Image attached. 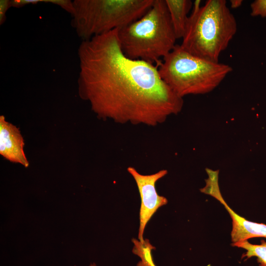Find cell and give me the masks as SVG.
<instances>
[{
  "instance_id": "8fae6325",
  "label": "cell",
  "mask_w": 266,
  "mask_h": 266,
  "mask_svg": "<svg viewBox=\"0 0 266 266\" xmlns=\"http://www.w3.org/2000/svg\"><path fill=\"white\" fill-rule=\"evenodd\" d=\"M132 241L134 244L133 252L141 259L137 266H156L154 263L151 253L155 247L149 243V240L146 239L141 242L133 239Z\"/></svg>"
},
{
  "instance_id": "30bf717a",
  "label": "cell",
  "mask_w": 266,
  "mask_h": 266,
  "mask_svg": "<svg viewBox=\"0 0 266 266\" xmlns=\"http://www.w3.org/2000/svg\"><path fill=\"white\" fill-rule=\"evenodd\" d=\"M232 245L246 250L242 255V259L246 258V260L251 257H256L260 266H266V241L263 240L258 245L251 244L248 240H245L232 244Z\"/></svg>"
},
{
  "instance_id": "9c48e42d",
  "label": "cell",
  "mask_w": 266,
  "mask_h": 266,
  "mask_svg": "<svg viewBox=\"0 0 266 266\" xmlns=\"http://www.w3.org/2000/svg\"><path fill=\"white\" fill-rule=\"evenodd\" d=\"M176 37L183 38L188 24V14L193 7L191 0H165Z\"/></svg>"
},
{
  "instance_id": "ba28073f",
  "label": "cell",
  "mask_w": 266,
  "mask_h": 266,
  "mask_svg": "<svg viewBox=\"0 0 266 266\" xmlns=\"http://www.w3.org/2000/svg\"><path fill=\"white\" fill-rule=\"evenodd\" d=\"M209 195L219 201L228 211L232 219L231 237L232 244L247 240L253 237L266 238V225L249 221L233 211L224 200L220 188L211 191Z\"/></svg>"
},
{
  "instance_id": "6da1fadb",
  "label": "cell",
  "mask_w": 266,
  "mask_h": 266,
  "mask_svg": "<svg viewBox=\"0 0 266 266\" xmlns=\"http://www.w3.org/2000/svg\"><path fill=\"white\" fill-rule=\"evenodd\" d=\"M78 55L79 95L99 118L154 127L181 111L183 98L162 79L157 66L124 55L118 29L83 40Z\"/></svg>"
},
{
  "instance_id": "7a4b0ae2",
  "label": "cell",
  "mask_w": 266,
  "mask_h": 266,
  "mask_svg": "<svg viewBox=\"0 0 266 266\" xmlns=\"http://www.w3.org/2000/svg\"><path fill=\"white\" fill-rule=\"evenodd\" d=\"M201 1L193 2L180 46L193 55L219 62L236 33L237 23L226 0H207L202 6Z\"/></svg>"
},
{
  "instance_id": "2e32d148",
  "label": "cell",
  "mask_w": 266,
  "mask_h": 266,
  "mask_svg": "<svg viewBox=\"0 0 266 266\" xmlns=\"http://www.w3.org/2000/svg\"><path fill=\"white\" fill-rule=\"evenodd\" d=\"M242 2V0H231L230 2L231 7L238 8L241 5Z\"/></svg>"
},
{
  "instance_id": "9a60e30c",
  "label": "cell",
  "mask_w": 266,
  "mask_h": 266,
  "mask_svg": "<svg viewBox=\"0 0 266 266\" xmlns=\"http://www.w3.org/2000/svg\"><path fill=\"white\" fill-rule=\"evenodd\" d=\"M43 2V0H11V7H20L29 4H36Z\"/></svg>"
},
{
  "instance_id": "3957f363",
  "label": "cell",
  "mask_w": 266,
  "mask_h": 266,
  "mask_svg": "<svg viewBox=\"0 0 266 266\" xmlns=\"http://www.w3.org/2000/svg\"><path fill=\"white\" fill-rule=\"evenodd\" d=\"M124 55L158 66L174 48L177 39L165 0H154L148 11L138 20L118 29Z\"/></svg>"
},
{
  "instance_id": "5bb4252c",
  "label": "cell",
  "mask_w": 266,
  "mask_h": 266,
  "mask_svg": "<svg viewBox=\"0 0 266 266\" xmlns=\"http://www.w3.org/2000/svg\"><path fill=\"white\" fill-rule=\"evenodd\" d=\"M11 7V0H0V24H2L6 19L5 14L9 7Z\"/></svg>"
},
{
  "instance_id": "52a82bcc",
  "label": "cell",
  "mask_w": 266,
  "mask_h": 266,
  "mask_svg": "<svg viewBox=\"0 0 266 266\" xmlns=\"http://www.w3.org/2000/svg\"><path fill=\"white\" fill-rule=\"evenodd\" d=\"M24 139L18 128L0 116V154L8 161L26 167L29 163L24 152Z\"/></svg>"
},
{
  "instance_id": "8992f818",
  "label": "cell",
  "mask_w": 266,
  "mask_h": 266,
  "mask_svg": "<svg viewBox=\"0 0 266 266\" xmlns=\"http://www.w3.org/2000/svg\"><path fill=\"white\" fill-rule=\"evenodd\" d=\"M127 170L135 180L141 198L138 238L142 242L147 223L159 207L167 203L166 198L158 194L156 188V182L167 173V170L162 169L149 175L140 174L133 166L128 167Z\"/></svg>"
},
{
  "instance_id": "5b68a950",
  "label": "cell",
  "mask_w": 266,
  "mask_h": 266,
  "mask_svg": "<svg viewBox=\"0 0 266 266\" xmlns=\"http://www.w3.org/2000/svg\"><path fill=\"white\" fill-rule=\"evenodd\" d=\"M154 0H74L71 25L83 40L119 29L141 18Z\"/></svg>"
},
{
  "instance_id": "7c38bea8",
  "label": "cell",
  "mask_w": 266,
  "mask_h": 266,
  "mask_svg": "<svg viewBox=\"0 0 266 266\" xmlns=\"http://www.w3.org/2000/svg\"><path fill=\"white\" fill-rule=\"evenodd\" d=\"M251 15L266 18V0H256L251 3Z\"/></svg>"
},
{
  "instance_id": "e0dca14e",
  "label": "cell",
  "mask_w": 266,
  "mask_h": 266,
  "mask_svg": "<svg viewBox=\"0 0 266 266\" xmlns=\"http://www.w3.org/2000/svg\"><path fill=\"white\" fill-rule=\"evenodd\" d=\"M89 266H97L95 263H93L89 265Z\"/></svg>"
},
{
  "instance_id": "277c9868",
  "label": "cell",
  "mask_w": 266,
  "mask_h": 266,
  "mask_svg": "<svg viewBox=\"0 0 266 266\" xmlns=\"http://www.w3.org/2000/svg\"><path fill=\"white\" fill-rule=\"evenodd\" d=\"M158 70L162 79L183 98L211 92L233 68L228 65L193 55L176 44L163 58Z\"/></svg>"
},
{
  "instance_id": "4fadbf2b",
  "label": "cell",
  "mask_w": 266,
  "mask_h": 266,
  "mask_svg": "<svg viewBox=\"0 0 266 266\" xmlns=\"http://www.w3.org/2000/svg\"><path fill=\"white\" fill-rule=\"evenodd\" d=\"M43 2L51 3L61 6L72 15L74 12L73 1L70 0H43Z\"/></svg>"
}]
</instances>
